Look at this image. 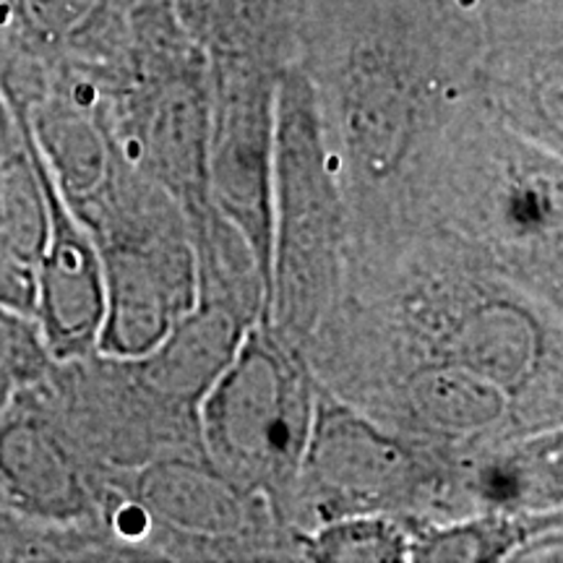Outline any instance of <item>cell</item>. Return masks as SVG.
Listing matches in <instances>:
<instances>
[{"label": "cell", "mask_w": 563, "mask_h": 563, "mask_svg": "<svg viewBox=\"0 0 563 563\" xmlns=\"http://www.w3.org/2000/svg\"><path fill=\"white\" fill-rule=\"evenodd\" d=\"M295 60L319 100L350 241L407 228L439 141L477 100V32L443 0H313Z\"/></svg>", "instance_id": "6da1fadb"}, {"label": "cell", "mask_w": 563, "mask_h": 563, "mask_svg": "<svg viewBox=\"0 0 563 563\" xmlns=\"http://www.w3.org/2000/svg\"><path fill=\"white\" fill-rule=\"evenodd\" d=\"M561 152L467 104L443 133L410 228L473 245L530 290L561 302Z\"/></svg>", "instance_id": "7a4b0ae2"}, {"label": "cell", "mask_w": 563, "mask_h": 563, "mask_svg": "<svg viewBox=\"0 0 563 563\" xmlns=\"http://www.w3.org/2000/svg\"><path fill=\"white\" fill-rule=\"evenodd\" d=\"M350 253V209L313 84L298 60L274 97L272 266L264 323L306 352L334 308ZM306 357V355H302Z\"/></svg>", "instance_id": "3957f363"}, {"label": "cell", "mask_w": 563, "mask_h": 563, "mask_svg": "<svg viewBox=\"0 0 563 563\" xmlns=\"http://www.w3.org/2000/svg\"><path fill=\"white\" fill-rule=\"evenodd\" d=\"M108 118L125 165L178 203L211 207L209 55L165 0H139L123 58L108 70Z\"/></svg>", "instance_id": "277c9868"}, {"label": "cell", "mask_w": 563, "mask_h": 563, "mask_svg": "<svg viewBox=\"0 0 563 563\" xmlns=\"http://www.w3.org/2000/svg\"><path fill=\"white\" fill-rule=\"evenodd\" d=\"M313 405L311 365L264 321L245 332L235 357L199 405L207 462L241 490L264 498L290 534Z\"/></svg>", "instance_id": "5b68a950"}, {"label": "cell", "mask_w": 563, "mask_h": 563, "mask_svg": "<svg viewBox=\"0 0 563 563\" xmlns=\"http://www.w3.org/2000/svg\"><path fill=\"white\" fill-rule=\"evenodd\" d=\"M439 477V456L316 382L290 530L308 532L347 514L426 519Z\"/></svg>", "instance_id": "8992f818"}, {"label": "cell", "mask_w": 563, "mask_h": 563, "mask_svg": "<svg viewBox=\"0 0 563 563\" xmlns=\"http://www.w3.org/2000/svg\"><path fill=\"white\" fill-rule=\"evenodd\" d=\"M115 490L144 509L154 532L175 540L173 559H262L282 553L287 545L274 538H295L274 517L264 498L251 496L228 481L207 456H157L136 470L112 473L102 481V493Z\"/></svg>", "instance_id": "52a82bcc"}, {"label": "cell", "mask_w": 563, "mask_h": 563, "mask_svg": "<svg viewBox=\"0 0 563 563\" xmlns=\"http://www.w3.org/2000/svg\"><path fill=\"white\" fill-rule=\"evenodd\" d=\"M209 201L243 235L269 292L277 66L209 58Z\"/></svg>", "instance_id": "ba28073f"}, {"label": "cell", "mask_w": 563, "mask_h": 563, "mask_svg": "<svg viewBox=\"0 0 563 563\" xmlns=\"http://www.w3.org/2000/svg\"><path fill=\"white\" fill-rule=\"evenodd\" d=\"M95 243L104 272V319L95 352L136 361L170 334L199 295L188 220L170 211Z\"/></svg>", "instance_id": "9c48e42d"}, {"label": "cell", "mask_w": 563, "mask_h": 563, "mask_svg": "<svg viewBox=\"0 0 563 563\" xmlns=\"http://www.w3.org/2000/svg\"><path fill=\"white\" fill-rule=\"evenodd\" d=\"M0 496L32 522L87 534L115 559L102 527V483L55 420L40 384L0 412Z\"/></svg>", "instance_id": "30bf717a"}, {"label": "cell", "mask_w": 563, "mask_h": 563, "mask_svg": "<svg viewBox=\"0 0 563 563\" xmlns=\"http://www.w3.org/2000/svg\"><path fill=\"white\" fill-rule=\"evenodd\" d=\"M30 144L42 180V196H45V241L34 266L37 277L34 321L55 363L76 361L97 350V336L102 329V258L87 224L74 214V209L55 188L32 136Z\"/></svg>", "instance_id": "8fae6325"}, {"label": "cell", "mask_w": 563, "mask_h": 563, "mask_svg": "<svg viewBox=\"0 0 563 563\" xmlns=\"http://www.w3.org/2000/svg\"><path fill=\"white\" fill-rule=\"evenodd\" d=\"M264 321L258 302L199 285L194 308L152 352L123 361L129 376L162 412L199 422V405L228 368L253 323Z\"/></svg>", "instance_id": "7c38bea8"}, {"label": "cell", "mask_w": 563, "mask_h": 563, "mask_svg": "<svg viewBox=\"0 0 563 563\" xmlns=\"http://www.w3.org/2000/svg\"><path fill=\"white\" fill-rule=\"evenodd\" d=\"M139 0H0L9 55L47 66H115Z\"/></svg>", "instance_id": "4fadbf2b"}, {"label": "cell", "mask_w": 563, "mask_h": 563, "mask_svg": "<svg viewBox=\"0 0 563 563\" xmlns=\"http://www.w3.org/2000/svg\"><path fill=\"white\" fill-rule=\"evenodd\" d=\"M209 58H249L285 68L298 55L313 0H165Z\"/></svg>", "instance_id": "5bb4252c"}, {"label": "cell", "mask_w": 563, "mask_h": 563, "mask_svg": "<svg viewBox=\"0 0 563 563\" xmlns=\"http://www.w3.org/2000/svg\"><path fill=\"white\" fill-rule=\"evenodd\" d=\"M410 555L420 563H485L511 561L519 548L538 534L561 530V511L509 514L481 511L452 519L410 522Z\"/></svg>", "instance_id": "9a60e30c"}, {"label": "cell", "mask_w": 563, "mask_h": 563, "mask_svg": "<svg viewBox=\"0 0 563 563\" xmlns=\"http://www.w3.org/2000/svg\"><path fill=\"white\" fill-rule=\"evenodd\" d=\"M295 553L316 563L407 561L410 525L394 514H347L295 534Z\"/></svg>", "instance_id": "2e32d148"}, {"label": "cell", "mask_w": 563, "mask_h": 563, "mask_svg": "<svg viewBox=\"0 0 563 563\" xmlns=\"http://www.w3.org/2000/svg\"><path fill=\"white\" fill-rule=\"evenodd\" d=\"M53 363L34 316L0 302V412L19 391L40 384Z\"/></svg>", "instance_id": "e0dca14e"}, {"label": "cell", "mask_w": 563, "mask_h": 563, "mask_svg": "<svg viewBox=\"0 0 563 563\" xmlns=\"http://www.w3.org/2000/svg\"><path fill=\"white\" fill-rule=\"evenodd\" d=\"M443 3L467 21L481 40L522 26L551 24L563 16V0H443Z\"/></svg>", "instance_id": "ac0fdd59"}, {"label": "cell", "mask_w": 563, "mask_h": 563, "mask_svg": "<svg viewBox=\"0 0 563 563\" xmlns=\"http://www.w3.org/2000/svg\"><path fill=\"white\" fill-rule=\"evenodd\" d=\"M34 298H37L34 266L0 235V302L34 316Z\"/></svg>", "instance_id": "d6986e66"}, {"label": "cell", "mask_w": 563, "mask_h": 563, "mask_svg": "<svg viewBox=\"0 0 563 563\" xmlns=\"http://www.w3.org/2000/svg\"><path fill=\"white\" fill-rule=\"evenodd\" d=\"M5 58H9V40H5L3 26H0V68H3Z\"/></svg>", "instance_id": "ffe728a7"}]
</instances>
